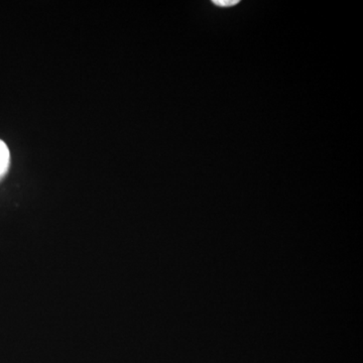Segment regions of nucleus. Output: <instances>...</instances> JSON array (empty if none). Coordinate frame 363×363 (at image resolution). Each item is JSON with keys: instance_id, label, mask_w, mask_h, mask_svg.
<instances>
[{"instance_id": "f257e3e1", "label": "nucleus", "mask_w": 363, "mask_h": 363, "mask_svg": "<svg viewBox=\"0 0 363 363\" xmlns=\"http://www.w3.org/2000/svg\"><path fill=\"white\" fill-rule=\"evenodd\" d=\"M11 164V153L6 142L0 140V180L6 175Z\"/></svg>"}, {"instance_id": "f03ea898", "label": "nucleus", "mask_w": 363, "mask_h": 363, "mask_svg": "<svg viewBox=\"0 0 363 363\" xmlns=\"http://www.w3.org/2000/svg\"><path fill=\"white\" fill-rule=\"evenodd\" d=\"M212 2L219 8H230L240 4V0H213Z\"/></svg>"}]
</instances>
